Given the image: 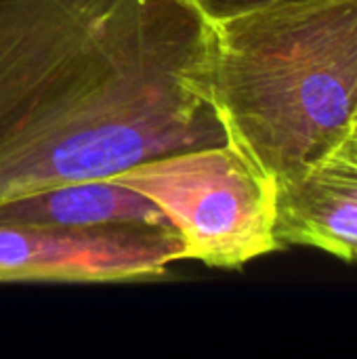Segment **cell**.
<instances>
[{
	"instance_id": "obj_8",
	"label": "cell",
	"mask_w": 357,
	"mask_h": 359,
	"mask_svg": "<svg viewBox=\"0 0 357 359\" xmlns=\"http://www.w3.org/2000/svg\"><path fill=\"white\" fill-rule=\"evenodd\" d=\"M351 143H356L357 145V116H356V122H353V135H351Z\"/></svg>"
},
{
	"instance_id": "obj_2",
	"label": "cell",
	"mask_w": 357,
	"mask_h": 359,
	"mask_svg": "<svg viewBox=\"0 0 357 359\" xmlns=\"http://www.w3.org/2000/svg\"><path fill=\"white\" fill-rule=\"evenodd\" d=\"M210 23L217 116L267 177L284 181L351 141L357 0H288Z\"/></svg>"
},
{
	"instance_id": "obj_6",
	"label": "cell",
	"mask_w": 357,
	"mask_h": 359,
	"mask_svg": "<svg viewBox=\"0 0 357 359\" xmlns=\"http://www.w3.org/2000/svg\"><path fill=\"white\" fill-rule=\"evenodd\" d=\"M128 223L173 227L147 196L105 179L57 185L0 204V225L103 227Z\"/></svg>"
},
{
	"instance_id": "obj_4",
	"label": "cell",
	"mask_w": 357,
	"mask_h": 359,
	"mask_svg": "<svg viewBox=\"0 0 357 359\" xmlns=\"http://www.w3.org/2000/svg\"><path fill=\"white\" fill-rule=\"evenodd\" d=\"M179 261L183 242L168 225H0V282H147Z\"/></svg>"
},
{
	"instance_id": "obj_3",
	"label": "cell",
	"mask_w": 357,
	"mask_h": 359,
	"mask_svg": "<svg viewBox=\"0 0 357 359\" xmlns=\"http://www.w3.org/2000/svg\"><path fill=\"white\" fill-rule=\"evenodd\" d=\"M107 181L158 204L185 261L242 269L284 248L276 238V181L229 141L164 154Z\"/></svg>"
},
{
	"instance_id": "obj_1",
	"label": "cell",
	"mask_w": 357,
	"mask_h": 359,
	"mask_svg": "<svg viewBox=\"0 0 357 359\" xmlns=\"http://www.w3.org/2000/svg\"><path fill=\"white\" fill-rule=\"evenodd\" d=\"M194 0H0V204L225 143Z\"/></svg>"
},
{
	"instance_id": "obj_7",
	"label": "cell",
	"mask_w": 357,
	"mask_h": 359,
	"mask_svg": "<svg viewBox=\"0 0 357 359\" xmlns=\"http://www.w3.org/2000/svg\"><path fill=\"white\" fill-rule=\"evenodd\" d=\"M194 2L208 21H221L240 13H248L255 8H263V6L288 2V0H194Z\"/></svg>"
},
{
	"instance_id": "obj_5",
	"label": "cell",
	"mask_w": 357,
	"mask_h": 359,
	"mask_svg": "<svg viewBox=\"0 0 357 359\" xmlns=\"http://www.w3.org/2000/svg\"><path fill=\"white\" fill-rule=\"evenodd\" d=\"M276 238L357 263V145L276 183Z\"/></svg>"
}]
</instances>
